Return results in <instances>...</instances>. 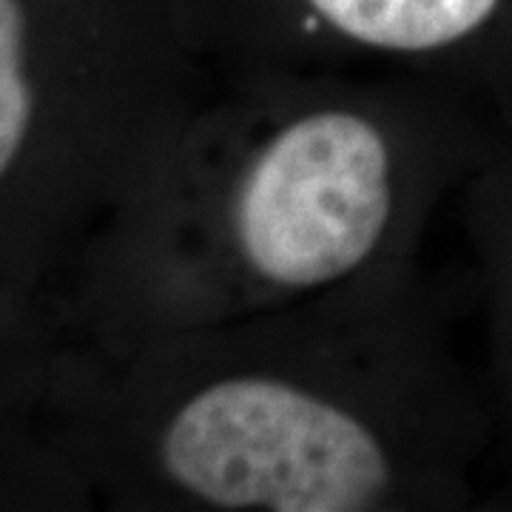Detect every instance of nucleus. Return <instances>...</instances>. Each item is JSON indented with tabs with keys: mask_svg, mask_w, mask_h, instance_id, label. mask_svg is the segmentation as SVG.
Here are the masks:
<instances>
[{
	"mask_svg": "<svg viewBox=\"0 0 512 512\" xmlns=\"http://www.w3.org/2000/svg\"><path fill=\"white\" fill-rule=\"evenodd\" d=\"M217 77L128 177L131 339L282 311L419 262L498 117L410 77Z\"/></svg>",
	"mask_w": 512,
	"mask_h": 512,
	"instance_id": "f257e3e1",
	"label": "nucleus"
},
{
	"mask_svg": "<svg viewBox=\"0 0 512 512\" xmlns=\"http://www.w3.org/2000/svg\"><path fill=\"white\" fill-rule=\"evenodd\" d=\"M134 342V487L183 512H421L478 498L495 441L419 262Z\"/></svg>",
	"mask_w": 512,
	"mask_h": 512,
	"instance_id": "f03ea898",
	"label": "nucleus"
},
{
	"mask_svg": "<svg viewBox=\"0 0 512 512\" xmlns=\"http://www.w3.org/2000/svg\"><path fill=\"white\" fill-rule=\"evenodd\" d=\"M211 74L410 77L512 114V0H188Z\"/></svg>",
	"mask_w": 512,
	"mask_h": 512,
	"instance_id": "7ed1b4c3",
	"label": "nucleus"
},
{
	"mask_svg": "<svg viewBox=\"0 0 512 512\" xmlns=\"http://www.w3.org/2000/svg\"><path fill=\"white\" fill-rule=\"evenodd\" d=\"M487 322L484 390L495 436L512 447V114H498L490 140L461 191Z\"/></svg>",
	"mask_w": 512,
	"mask_h": 512,
	"instance_id": "20e7f679",
	"label": "nucleus"
},
{
	"mask_svg": "<svg viewBox=\"0 0 512 512\" xmlns=\"http://www.w3.org/2000/svg\"><path fill=\"white\" fill-rule=\"evenodd\" d=\"M43 117L35 15L29 0H0V185L35 143Z\"/></svg>",
	"mask_w": 512,
	"mask_h": 512,
	"instance_id": "39448f33",
	"label": "nucleus"
}]
</instances>
